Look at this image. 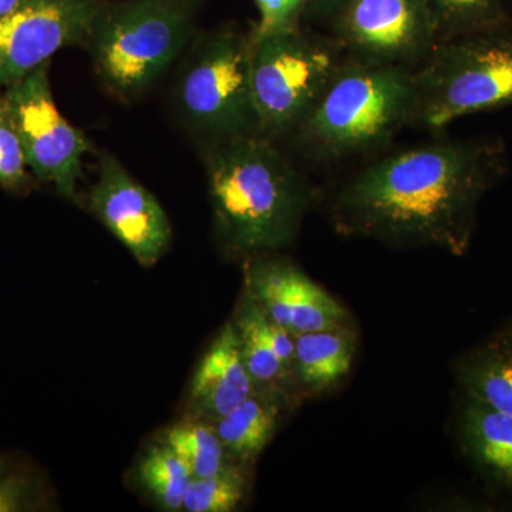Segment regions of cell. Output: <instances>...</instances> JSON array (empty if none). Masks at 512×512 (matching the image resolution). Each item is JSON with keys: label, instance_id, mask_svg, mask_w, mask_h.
I'll list each match as a JSON object with an SVG mask.
<instances>
[{"label": "cell", "instance_id": "cell-12", "mask_svg": "<svg viewBox=\"0 0 512 512\" xmlns=\"http://www.w3.org/2000/svg\"><path fill=\"white\" fill-rule=\"evenodd\" d=\"M248 295L276 325L293 335L349 323L346 309L298 266L251 256L247 264Z\"/></svg>", "mask_w": 512, "mask_h": 512}, {"label": "cell", "instance_id": "cell-9", "mask_svg": "<svg viewBox=\"0 0 512 512\" xmlns=\"http://www.w3.org/2000/svg\"><path fill=\"white\" fill-rule=\"evenodd\" d=\"M330 26L346 55L413 70L437 43L426 0H349Z\"/></svg>", "mask_w": 512, "mask_h": 512}, {"label": "cell", "instance_id": "cell-11", "mask_svg": "<svg viewBox=\"0 0 512 512\" xmlns=\"http://www.w3.org/2000/svg\"><path fill=\"white\" fill-rule=\"evenodd\" d=\"M90 210L144 268L156 265L170 245V220L160 202L109 154L100 158Z\"/></svg>", "mask_w": 512, "mask_h": 512}, {"label": "cell", "instance_id": "cell-16", "mask_svg": "<svg viewBox=\"0 0 512 512\" xmlns=\"http://www.w3.org/2000/svg\"><path fill=\"white\" fill-rule=\"evenodd\" d=\"M464 396L512 416V328L474 350L458 367Z\"/></svg>", "mask_w": 512, "mask_h": 512}, {"label": "cell", "instance_id": "cell-19", "mask_svg": "<svg viewBox=\"0 0 512 512\" xmlns=\"http://www.w3.org/2000/svg\"><path fill=\"white\" fill-rule=\"evenodd\" d=\"M437 42L510 25L507 0H426Z\"/></svg>", "mask_w": 512, "mask_h": 512}, {"label": "cell", "instance_id": "cell-14", "mask_svg": "<svg viewBox=\"0 0 512 512\" xmlns=\"http://www.w3.org/2000/svg\"><path fill=\"white\" fill-rule=\"evenodd\" d=\"M460 436L468 456L484 476L512 490V416L466 397Z\"/></svg>", "mask_w": 512, "mask_h": 512}, {"label": "cell", "instance_id": "cell-13", "mask_svg": "<svg viewBox=\"0 0 512 512\" xmlns=\"http://www.w3.org/2000/svg\"><path fill=\"white\" fill-rule=\"evenodd\" d=\"M255 392V382L242 359L237 328L229 322L202 357L188 404L197 419L215 421Z\"/></svg>", "mask_w": 512, "mask_h": 512}, {"label": "cell", "instance_id": "cell-29", "mask_svg": "<svg viewBox=\"0 0 512 512\" xmlns=\"http://www.w3.org/2000/svg\"><path fill=\"white\" fill-rule=\"evenodd\" d=\"M2 471H3V461L0 460V473H2Z\"/></svg>", "mask_w": 512, "mask_h": 512}, {"label": "cell", "instance_id": "cell-2", "mask_svg": "<svg viewBox=\"0 0 512 512\" xmlns=\"http://www.w3.org/2000/svg\"><path fill=\"white\" fill-rule=\"evenodd\" d=\"M207 174L215 229L229 254H271L298 237L315 194L275 141L248 136L208 147Z\"/></svg>", "mask_w": 512, "mask_h": 512}, {"label": "cell", "instance_id": "cell-10", "mask_svg": "<svg viewBox=\"0 0 512 512\" xmlns=\"http://www.w3.org/2000/svg\"><path fill=\"white\" fill-rule=\"evenodd\" d=\"M107 0H22L0 19V87L28 76L67 46L86 45Z\"/></svg>", "mask_w": 512, "mask_h": 512}, {"label": "cell", "instance_id": "cell-21", "mask_svg": "<svg viewBox=\"0 0 512 512\" xmlns=\"http://www.w3.org/2000/svg\"><path fill=\"white\" fill-rule=\"evenodd\" d=\"M137 477L147 493L164 510H183L192 474L187 464L170 447L163 444L150 448L138 464Z\"/></svg>", "mask_w": 512, "mask_h": 512}, {"label": "cell", "instance_id": "cell-18", "mask_svg": "<svg viewBox=\"0 0 512 512\" xmlns=\"http://www.w3.org/2000/svg\"><path fill=\"white\" fill-rule=\"evenodd\" d=\"M241 345L242 359L249 375L255 382L274 389L286 377L292 375L276 356L271 342V319L265 315L261 306L247 295L239 308L237 322L234 323Z\"/></svg>", "mask_w": 512, "mask_h": 512}, {"label": "cell", "instance_id": "cell-6", "mask_svg": "<svg viewBox=\"0 0 512 512\" xmlns=\"http://www.w3.org/2000/svg\"><path fill=\"white\" fill-rule=\"evenodd\" d=\"M346 53L332 35L298 28L249 35V82L259 134L291 137L332 82Z\"/></svg>", "mask_w": 512, "mask_h": 512}, {"label": "cell", "instance_id": "cell-26", "mask_svg": "<svg viewBox=\"0 0 512 512\" xmlns=\"http://www.w3.org/2000/svg\"><path fill=\"white\" fill-rule=\"evenodd\" d=\"M349 0H309L305 18L332 22L333 18L345 8Z\"/></svg>", "mask_w": 512, "mask_h": 512}, {"label": "cell", "instance_id": "cell-3", "mask_svg": "<svg viewBox=\"0 0 512 512\" xmlns=\"http://www.w3.org/2000/svg\"><path fill=\"white\" fill-rule=\"evenodd\" d=\"M413 69L346 55L291 140L318 164L375 156L412 126Z\"/></svg>", "mask_w": 512, "mask_h": 512}, {"label": "cell", "instance_id": "cell-28", "mask_svg": "<svg viewBox=\"0 0 512 512\" xmlns=\"http://www.w3.org/2000/svg\"><path fill=\"white\" fill-rule=\"evenodd\" d=\"M507 6H508V10H510V15L512 18V0H507Z\"/></svg>", "mask_w": 512, "mask_h": 512}, {"label": "cell", "instance_id": "cell-27", "mask_svg": "<svg viewBox=\"0 0 512 512\" xmlns=\"http://www.w3.org/2000/svg\"><path fill=\"white\" fill-rule=\"evenodd\" d=\"M22 0H0V19L8 16L13 10L18 8Z\"/></svg>", "mask_w": 512, "mask_h": 512}, {"label": "cell", "instance_id": "cell-7", "mask_svg": "<svg viewBox=\"0 0 512 512\" xmlns=\"http://www.w3.org/2000/svg\"><path fill=\"white\" fill-rule=\"evenodd\" d=\"M177 103L207 148L261 136L249 82V33L227 25L200 37L178 80Z\"/></svg>", "mask_w": 512, "mask_h": 512}, {"label": "cell", "instance_id": "cell-8", "mask_svg": "<svg viewBox=\"0 0 512 512\" xmlns=\"http://www.w3.org/2000/svg\"><path fill=\"white\" fill-rule=\"evenodd\" d=\"M49 63L6 87L3 116L15 130L26 163L43 183L53 184L67 200H76L84 154L90 144L57 109L49 83Z\"/></svg>", "mask_w": 512, "mask_h": 512}, {"label": "cell", "instance_id": "cell-4", "mask_svg": "<svg viewBox=\"0 0 512 512\" xmlns=\"http://www.w3.org/2000/svg\"><path fill=\"white\" fill-rule=\"evenodd\" d=\"M413 79L410 127L431 133L471 114L512 107V23L439 40Z\"/></svg>", "mask_w": 512, "mask_h": 512}, {"label": "cell", "instance_id": "cell-22", "mask_svg": "<svg viewBox=\"0 0 512 512\" xmlns=\"http://www.w3.org/2000/svg\"><path fill=\"white\" fill-rule=\"evenodd\" d=\"M247 495V480L237 464L215 476L192 478L185 493L183 510L188 512H231Z\"/></svg>", "mask_w": 512, "mask_h": 512}, {"label": "cell", "instance_id": "cell-24", "mask_svg": "<svg viewBox=\"0 0 512 512\" xmlns=\"http://www.w3.org/2000/svg\"><path fill=\"white\" fill-rule=\"evenodd\" d=\"M25 153L15 130L5 116L0 117V185L18 187L26 178Z\"/></svg>", "mask_w": 512, "mask_h": 512}, {"label": "cell", "instance_id": "cell-20", "mask_svg": "<svg viewBox=\"0 0 512 512\" xmlns=\"http://www.w3.org/2000/svg\"><path fill=\"white\" fill-rule=\"evenodd\" d=\"M164 446L187 464L192 478L215 476L232 466L214 424L202 419L184 421L165 431Z\"/></svg>", "mask_w": 512, "mask_h": 512}, {"label": "cell", "instance_id": "cell-17", "mask_svg": "<svg viewBox=\"0 0 512 512\" xmlns=\"http://www.w3.org/2000/svg\"><path fill=\"white\" fill-rule=\"evenodd\" d=\"M278 421V406L256 389L247 400L212 424L229 458L238 464H249L274 439Z\"/></svg>", "mask_w": 512, "mask_h": 512}, {"label": "cell", "instance_id": "cell-5", "mask_svg": "<svg viewBox=\"0 0 512 512\" xmlns=\"http://www.w3.org/2000/svg\"><path fill=\"white\" fill-rule=\"evenodd\" d=\"M202 0H107L87 37L94 64L123 97L147 90L195 35Z\"/></svg>", "mask_w": 512, "mask_h": 512}, {"label": "cell", "instance_id": "cell-25", "mask_svg": "<svg viewBox=\"0 0 512 512\" xmlns=\"http://www.w3.org/2000/svg\"><path fill=\"white\" fill-rule=\"evenodd\" d=\"M30 497V483L23 476H3L0 473V512L25 510Z\"/></svg>", "mask_w": 512, "mask_h": 512}, {"label": "cell", "instance_id": "cell-23", "mask_svg": "<svg viewBox=\"0 0 512 512\" xmlns=\"http://www.w3.org/2000/svg\"><path fill=\"white\" fill-rule=\"evenodd\" d=\"M258 8V23L249 35L262 37L285 32L302 25L309 0H254Z\"/></svg>", "mask_w": 512, "mask_h": 512}, {"label": "cell", "instance_id": "cell-30", "mask_svg": "<svg viewBox=\"0 0 512 512\" xmlns=\"http://www.w3.org/2000/svg\"><path fill=\"white\" fill-rule=\"evenodd\" d=\"M3 116V113H2V107H0V117Z\"/></svg>", "mask_w": 512, "mask_h": 512}, {"label": "cell", "instance_id": "cell-15", "mask_svg": "<svg viewBox=\"0 0 512 512\" xmlns=\"http://www.w3.org/2000/svg\"><path fill=\"white\" fill-rule=\"evenodd\" d=\"M356 353V333L349 323L295 335V376L320 394L342 382Z\"/></svg>", "mask_w": 512, "mask_h": 512}, {"label": "cell", "instance_id": "cell-1", "mask_svg": "<svg viewBox=\"0 0 512 512\" xmlns=\"http://www.w3.org/2000/svg\"><path fill=\"white\" fill-rule=\"evenodd\" d=\"M507 173L501 138L437 133L426 143L373 157L336 190L330 217L343 237L463 256L480 202Z\"/></svg>", "mask_w": 512, "mask_h": 512}]
</instances>
